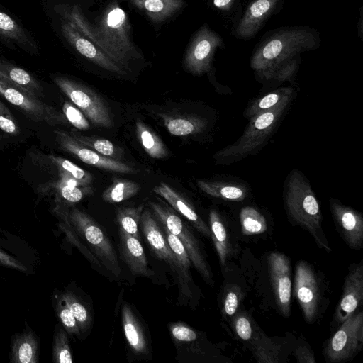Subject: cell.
I'll list each match as a JSON object with an SVG mask.
<instances>
[{"label":"cell","instance_id":"6da1fadb","mask_svg":"<svg viewBox=\"0 0 363 363\" xmlns=\"http://www.w3.org/2000/svg\"><path fill=\"white\" fill-rule=\"evenodd\" d=\"M319 42L318 34L310 28L280 30L267 36L257 46L250 66L262 79H289L295 71V56L316 48Z\"/></svg>","mask_w":363,"mask_h":363},{"label":"cell","instance_id":"7a4b0ae2","mask_svg":"<svg viewBox=\"0 0 363 363\" xmlns=\"http://www.w3.org/2000/svg\"><path fill=\"white\" fill-rule=\"evenodd\" d=\"M285 203L291 218L307 230L320 247L330 252L322 229L318 202L308 182L297 169L291 171L286 179Z\"/></svg>","mask_w":363,"mask_h":363},{"label":"cell","instance_id":"3957f363","mask_svg":"<svg viewBox=\"0 0 363 363\" xmlns=\"http://www.w3.org/2000/svg\"><path fill=\"white\" fill-rule=\"evenodd\" d=\"M291 99L250 118L242 135L233 144L216 154L222 164H231L255 155L268 143L285 114Z\"/></svg>","mask_w":363,"mask_h":363},{"label":"cell","instance_id":"277c9868","mask_svg":"<svg viewBox=\"0 0 363 363\" xmlns=\"http://www.w3.org/2000/svg\"><path fill=\"white\" fill-rule=\"evenodd\" d=\"M65 220L77 235L88 245L89 250L108 274L118 278L121 269L116 252L104 230L86 213L72 208Z\"/></svg>","mask_w":363,"mask_h":363},{"label":"cell","instance_id":"5b68a950","mask_svg":"<svg viewBox=\"0 0 363 363\" xmlns=\"http://www.w3.org/2000/svg\"><path fill=\"white\" fill-rule=\"evenodd\" d=\"M152 214L182 243L192 265L210 285L213 283V274L201 245L189 225L170 207L164 203L150 202Z\"/></svg>","mask_w":363,"mask_h":363},{"label":"cell","instance_id":"8992f818","mask_svg":"<svg viewBox=\"0 0 363 363\" xmlns=\"http://www.w3.org/2000/svg\"><path fill=\"white\" fill-rule=\"evenodd\" d=\"M55 84L96 125L110 128L111 113L101 98L89 87L62 76L53 77Z\"/></svg>","mask_w":363,"mask_h":363},{"label":"cell","instance_id":"52a82bcc","mask_svg":"<svg viewBox=\"0 0 363 363\" xmlns=\"http://www.w3.org/2000/svg\"><path fill=\"white\" fill-rule=\"evenodd\" d=\"M363 347V312L350 315L328 340L325 349L328 361L339 362L351 359Z\"/></svg>","mask_w":363,"mask_h":363},{"label":"cell","instance_id":"ba28073f","mask_svg":"<svg viewBox=\"0 0 363 363\" xmlns=\"http://www.w3.org/2000/svg\"><path fill=\"white\" fill-rule=\"evenodd\" d=\"M0 95L20 108L29 118L49 125H65L67 120L63 113L43 102L27 91L17 88L0 77Z\"/></svg>","mask_w":363,"mask_h":363},{"label":"cell","instance_id":"9c48e42d","mask_svg":"<svg viewBox=\"0 0 363 363\" xmlns=\"http://www.w3.org/2000/svg\"><path fill=\"white\" fill-rule=\"evenodd\" d=\"M160 225L176 259L174 279L179 291L177 304L195 308L201 298V291L191 273V262L181 241L164 225Z\"/></svg>","mask_w":363,"mask_h":363},{"label":"cell","instance_id":"30bf717a","mask_svg":"<svg viewBox=\"0 0 363 363\" xmlns=\"http://www.w3.org/2000/svg\"><path fill=\"white\" fill-rule=\"evenodd\" d=\"M168 328L179 362H201L211 356V346L199 330L181 321L171 323Z\"/></svg>","mask_w":363,"mask_h":363},{"label":"cell","instance_id":"8fae6325","mask_svg":"<svg viewBox=\"0 0 363 363\" xmlns=\"http://www.w3.org/2000/svg\"><path fill=\"white\" fill-rule=\"evenodd\" d=\"M294 294L306 320L313 323L318 315L320 289L315 272L305 261H300L296 266Z\"/></svg>","mask_w":363,"mask_h":363},{"label":"cell","instance_id":"7c38bea8","mask_svg":"<svg viewBox=\"0 0 363 363\" xmlns=\"http://www.w3.org/2000/svg\"><path fill=\"white\" fill-rule=\"evenodd\" d=\"M54 133L58 145L62 150L75 155L86 164L118 173L134 174L136 172L134 168L122 162L102 155L82 145L69 133L55 130Z\"/></svg>","mask_w":363,"mask_h":363},{"label":"cell","instance_id":"4fadbf2b","mask_svg":"<svg viewBox=\"0 0 363 363\" xmlns=\"http://www.w3.org/2000/svg\"><path fill=\"white\" fill-rule=\"evenodd\" d=\"M268 263L277 305L281 313L288 317L291 296L290 261L282 253L272 252L269 255Z\"/></svg>","mask_w":363,"mask_h":363},{"label":"cell","instance_id":"5bb4252c","mask_svg":"<svg viewBox=\"0 0 363 363\" xmlns=\"http://www.w3.org/2000/svg\"><path fill=\"white\" fill-rule=\"evenodd\" d=\"M362 299L363 264L361 261L358 264L350 267L345 277L343 292L334 315L335 321L341 324L354 314Z\"/></svg>","mask_w":363,"mask_h":363},{"label":"cell","instance_id":"9a60e30c","mask_svg":"<svg viewBox=\"0 0 363 363\" xmlns=\"http://www.w3.org/2000/svg\"><path fill=\"white\" fill-rule=\"evenodd\" d=\"M121 320L123 332L132 352L138 358H151L150 341L145 324L129 303H124L121 307Z\"/></svg>","mask_w":363,"mask_h":363},{"label":"cell","instance_id":"2e32d148","mask_svg":"<svg viewBox=\"0 0 363 363\" xmlns=\"http://www.w3.org/2000/svg\"><path fill=\"white\" fill-rule=\"evenodd\" d=\"M140 226L150 250L159 259L168 265L174 278L177 267L175 257L160 223L148 209L143 210L142 212Z\"/></svg>","mask_w":363,"mask_h":363},{"label":"cell","instance_id":"e0dca14e","mask_svg":"<svg viewBox=\"0 0 363 363\" xmlns=\"http://www.w3.org/2000/svg\"><path fill=\"white\" fill-rule=\"evenodd\" d=\"M330 206L342 237L350 247L359 250L363 244V218L354 209L335 199L330 200Z\"/></svg>","mask_w":363,"mask_h":363},{"label":"cell","instance_id":"ac0fdd59","mask_svg":"<svg viewBox=\"0 0 363 363\" xmlns=\"http://www.w3.org/2000/svg\"><path fill=\"white\" fill-rule=\"evenodd\" d=\"M125 14L124 11L118 6H115L108 11L102 26V36L105 37L106 45L111 43L112 46L111 57L118 65H121V62L119 63L120 59H118L119 56L117 52L116 39H117L119 52L123 62L127 58L128 53L132 52L129 48L130 45L128 43L125 34ZM120 66L121 67V65Z\"/></svg>","mask_w":363,"mask_h":363},{"label":"cell","instance_id":"d6986e66","mask_svg":"<svg viewBox=\"0 0 363 363\" xmlns=\"http://www.w3.org/2000/svg\"><path fill=\"white\" fill-rule=\"evenodd\" d=\"M61 30L67 40L82 55L107 70L121 74L125 73L120 65L102 52L91 41L84 38L69 21H62Z\"/></svg>","mask_w":363,"mask_h":363},{"label":"cell","instance_id":"ffe728a7","mask_svg":"<svg viewBox=\"0 0 363 363\" xmlns=\"http://www.w3.org/2000/svg\"><path fill=\"white\" fill-rule=\"evenodd\" d=\"M281 0H253L238 23L235 35L239 38L255 36L263 23L277 11Z\"/></svg>","mask_w":363,"mask_h":363},{"label":"cell","instance_id":"44dd1931","mask_svg":"<svg viewBox=\"0 0 363 363\" xmlns=\"http://www.w3.org/2000/svg\"><path fill=\"white\" fill-rule=\"evenodd\" d=\"M222 43V39L216 33L208 29L203 30L187 55L188 69L196 74L208 71L215 50Z\"/></svg>","mask_w":363,"mask_h":363},{"label":"cell","instance_id":"7402d4cb","mask_svg":"<svg viewBox=\"0 0 363 363\" xmlns=\"http://www.w3.org/2000/svg\"><path fill=\"white\" fill-rule=\"evenodd\" d=\"M31 158L35 165L50 173H56L59 178H73L83 186H88L92 180L89 172L61 157L36 152L31 155Z\"/></svg>","mask_w":363,"mask_h":363},{"label":"cell","instance_id":"603a6c76","mask_svg":"<svg viewBox=\"0 0 363 363\" xmlns=\"http://www.w3.org/2000/svg\"><path fill=\"white\" fill-rule=\"evenodd\" d=\"M119 250L132 274L150 277L154 275L150 269L144 249L139 239L119 228Z\"/></svg>","mask_w":363,"mask_h":363},{"label":"cell","instance_id":"cb8c5ba5","mask_svg":"<svg viewBox=\"0 0 363 363\" xmlns=\"http://www.w3.org/2000/svg\"><path fill=\"white\" fill-rule=\"evenodd\" d=\"M153 191L162 197L174 211L179 213L203 235L211 238L209 227L198 215L193 206L168 184L161 182Z\"/></svg>","mask_w":363,"mask_h":363},{"label":"cell","instance_id":"d4e9b609","mask_svg":"<svg viewBox=\"0 0 363 363\" xmlns=\"http://www.w3.org/2000/svg\"><path fill=\"white\" fill-rule=\"evenodd\" d=\"M40 344L39 337L29 326L11 338L9 354L11 363H38Z\"/></svg>","mask_w":363,"mask_h":363},{"label":"cell","instance_id":"484cf974","mask_svg":"<svg viewBox=\"0 0 363 363\" xmlns=\"http://www.w3.org/2000/svg\"><path fill=\"white\" fill-rule=\"evenodd\" d=\"M0 38L29 53L36 54L38 52L35 41L28 31L12 16L1 9Z\"/></svg>","mask_w":363,"mask_h":363},{"label":"cell","instance_id":"4316f807","mask_svg":"<svg viewBox=\"0 0 363 363\" xmlns=\"http://www.w3.org/2000/svg\"><path fill=\"white\" fill-rule=\"evenodd\" d=\"M0 77L37 98L44 96L43 86L31 74L2 60H0Z\"/></svg>","mask_w":363,"mask_h":363},{"label":"cell","instance_id":"83f0119b","mask_svg":"<svg viewBox=\"0 0 363 363\" xmlns=\"http://www.w3.org/2000/svg\"><path fill=\"white\" fill-rule=\"evenodd\" d=\"M197 184L206 194L230 201H243L248 194V189L242 183L235 181H203Z\"/></svg>","mask_w":363,"mask_h":363},{"label":"cell","instance_id":"f1b7e54d","mask_svg":"<svg viewBox=\"0 0 363 363\" xmlns=\"http://www.w3.org/2000/svg\"><path fill=\"white\" fill-rule=\"evenodd\" d=\"M294 91L291 87H281L259 97L250 102L247 106L244 116L250 118L252 116L272 108L282 101L292 99Z\"/></svg>","mask_w":363,"mask_h":363},{"label":"cell","instance_id":"f546056e","mask_svg":"<svg viewBox=\"0 0 363 363\" xmlns=\"http://www.w3.org/2000/svg\"><path fill=\"white\" fill-rule=\"evenodd\" d=\"M209 228L220 264L225 266L230 255V242L221 217L213 209L209 213Z\"/></svg>","mask_w":363,"mask_h":363},{"label":"cell","instance_id":"4dcf8cb0","mask_svg":"<svg viewBox=\"0 0 363 363\" xmlns=\"http://www.w3.org/2000/svg\"><path fill=\"white\" fill-rule=\"evenodd\" d=\"M61 296L71 309L81 335H87L91 330L93 322L92 314L87 305L71 289H66Z\"/></svg>","mask_w":363,"mask_h":363},{"label":"cell","instance_id":"1f68e13d","mask_svg":"<svg viewBox=\"0 0 363 363\" xmlns=\"http://www.w3.org/2000/svg\"><path fill=\"white\" fill-rule=\"evenodd\" d=\"M50 191H53L58 201L62 200L74 203L81 201L84 196L91 191V188L88 186H72L60 184L57 180L47 182L39 187L40 194L45 196Z\"/></svg>","mask_w":363,"mask_h":363},{"label":"cell","instance_id":"d6a6232c","mask_svg":"<svg viewBox=\"0 0 363 363\" xmlns=\"http://www.w3.org/2000/svg\"><path fill=\"white\" fill-rule=\"evenodd\" d=\"M240 220L242 232L245 235L263 233L267 228L264 216L252 206H246L241 209Z\"/></svg>","mask_w":363,"mask_h":363},{"label":"cell","instance_id":"836d02e7","mask_svg":"<svg viewBox=\"0 0 363 363\" xmlns=\"http://www.w3.org/2000/svg\"><path fill=\"white\" fill-rule=\"evenodd\" d=\"M136 130L146 152L153 158L167 157L168 151L161 140L140 121L136 123Z\"/></svg>","mask_w":363,"mask_h":363},{"label":"cell","instance_id":"e575fe53","mask_svg":"<svg viewBox=\"0 0 363 363\" xmlns=\"http://www.w3.org/2000/svg\"><path fill=\"white\" fill-rule=\"evenodd\" d=\"M140 189V186L135 182L116 179L104 191L102 198L108 203H119L134 196Z\"/></svg>","mask_w":363,"mask_h":363},{"label":"cell","instance_id":"d590c367","mask_svg":"<svg viewBox=\"0 0 363 363\" xmlns=\"http://www.w3.org/2000/svg\"><path fill=\"white\" fill-rule=\"evenodd\" d=\"M52 358L55 363L73 362L68 334L64 328L57 324L53 335Z\"/></svg>","mask_w":363,"mask_h":363},{"label":"cell","instance_id":"8d00e7d4","mask_svg":"<svg viewBox=\"0 0 363 363\" xmlns=\"http://www.w3.org/2000/svg\"><path fill=\"white\" fill-rule=\"evenodd\" d=\"M252 350L259 362H277L279 348L260 330L250 342Z\"/></svg>","mask_w":363,"mask_h":363},{"label":"cell","instance_id":"74e56055","mask_svg":"<svg viewBox=\"0 0 363 363\" xmlns=\"http://www.w3.org/2000/svg\"><path fill=\"white\" fill-rule=\"evenodd\" d=\"M143 211V206H141L138 207H124L118 209L116 219L119 228L139 239V226Z\"/></svg>","mask_w":363,"mask_h":363},{"label":"cell","instance_id":"f35d334b","mask_svg":"<svg viewBox=\"0 0 363 363\" xmlns=\"http://www.w3.org/2000/svg\"><path fill=\"white\" fill-rule=\"evenodd\" d=\"M155 18L168 16L181 7L180 0H133Z\"/></svg>","mask_w":363,"mask_h":363},{"label":"cell","instance_id":"ab89813d","mask_svg":"<svg viewBox=\"0 0 363 363\" xmlns=\"http://www.w3.org/2000/svg\"><path fill=\"white\" fill-rule=\"evenodd\" d=\"M233 328L236 335L242 340L250 342L256 337L261 330L253 320L246 313L236 315L233 321Z\"/></svg>","mask_w":363,"mask_h":363},{"label":"cell","instance_id":"60d3db41","mask_svg":"<svg viewBox=\"0 0 363 363\" xmlns=\"http://www.w3.org/2000/svg\"><path fill=\"white\" fill-rule=\"evenodd\" d=\"M55 310L57 318L59 319L60 323L67 334L79 337L82 335L77 325L76 319L71 309L61 294L56 301Z\"/></svg>","mask_w":363,"mask_h":363},{"label":"cell","instance_id":"b9f144b4","mask_svg":"<svg viewBox=\"0 0 363 363\" xmlns=\"http://www.w3.org/2000/svg\"><path fill=\"white\" fill-rule=\"evenodd\" d=\"M205 127L204 121L186 118H174L167 123L169 132L174 135L183 136L199 131Z\"/></svg>","mask_w":363,"mask_h":363},{"label":"cell","instance_id":"7bdbcfd3","mask_svg":"<svg viewBox=\"0 0 363 363\" xmlns=\"http://www.w3.org/2000/svg\"><path fill=\"white\" fill-rule=\"evenodd\" d=\"M77 141L82 145L94 149L96 152L106 157L114 155L115 148L113 144L108 140L104 138H94L79 134L74 130L69 133Z\"/></svg>","mask_w":363,"mask_h":363},{"label":"cell","instance_id":"ee69618b","mask_svg":"<svg viewBox=\"0 0 363 363\" xmlns=\"http://www.w3.org/2000/svg\"><path fill=\"white\" fill-rule=\"evenodd\" d=\"M62 113L66 119L74 127L80 130L89 129L90 125L82 112L72 104L65 101L62 106Z\"/></svg>","mask_w":363,"mask_h":363},{"label":"cell","instance_id":"f6af8a7d","mask_svg":"<svg viewBox=\"0 0 363 363\" xmlns=\"http://www.w3.org/2000/svg\"><path fill=\"white\" fill-rule=\"evenodd\" d=\"M0 129L11 136L18 135L21 133L18 122L1 101H0Z\"/></svg>","mask_w":363,"mask_h":363},{"label":"cell","instance_id":"bcb514c9","mask_svg":"<svg viewBox=\"0 0 363 363\" xmlns=\"http://www.w3.org/2000/svg\"><path fill=\"white\" fill-rule=\"evenodd\" d=\"M241 292L238 287L232 286L225 293L223 301L222 312L224 316H233L240 304Z\"/></svg>","mask_w":363,"mask_h":363},{"label":"cell","instance_id":"7dc6e473","mask_svg":"<svg viewBox=\"0 0 363 363\" xmlns=\"http://www.w3.org/2000/svg\"><path fill=\"white\" fill-rule=\"evenodd\" d=\"M0 266L13 269L23 273H26L28 269L26 267L19 262L13 256L4 252L0 249Z\"/></svg>","mask_w":363,"mask_h":363},{"label":"cell","instance_id":"c3c4849f","mask_svg":"<svg viewBox=\"0 0 363 363\" xmlns=\"http://www.w3.org/2000/svg\"><path fill=\"white\" fill-rule=\"evenodd\" d=\"M295 357L301 363H315L316 361L311 350L306 346H299L295 350Z\"/></svg>","mask_w":363,"mask_h":363},{"label":"cell","instance_id":"681fc988","mask_svg":"<svg viewBox=\"0 0 363 363\" xmlns=\"http://www.w3.org/2000/svg\"><path fill=\"white\" fill-rule=\"evenodd\" d=\"M235 0H213V4L216 7L221 9L230 8Z\"/></svg>","mask_w":363,"mask_h":363},{"label":"cell","instance_id":"f907efd6","mask_svg":"<svg viewBox=\"0 0 363 363\" xmlns=\"http://www.w3.org/2000/svg\"><path fill=\"white\" fill-rule=\"evenodd\" d=\"M4 138L5 136L0 133V141L2 140Z\"/></svg>","mask_w":363,"mask_h":363}]
</instances>
